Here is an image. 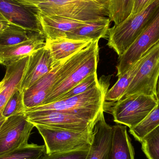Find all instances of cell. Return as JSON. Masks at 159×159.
I'll return each instance as SVG.
<instances>
[{"instance_id":"obj_1","label":"cell","mask_w":159,"mask_h":159,"mask_svg":"<svg viewBox=\"0 0 159 159\" xmlns=\"http://www.w3.org/2000/svg\"><path fill=\"white\" fill-rule=\"evenodd\" d=\"M98 48L99 41H93L89 45L75 55L64 60L57 62L47 75L30 89L23 92L26 109L42 105L48 92L63 81Z\"/></svg>"},{"instance_id":"obj_2","label":"cell","mask_w":159,"mask_h":159,"mask_svg":"<svg viewBox=\"0 0 159 159\" xmlns=\"http://www.w3.org/2000/svg\"><path fill=\"white\" fill-rule=\"evenodd\" d=\"M109 80L110 78L101 77L96 85L83 93L30 109L67 112L95 122L104 112L105 97Z\"/></svg>"},{"instance_id":"obj_3","label":"cell","mask_w":159,"mask_h":159,"mask_svg":"<svg viewBox=\"0 0 159 159\" xmlns=\"http://www.w3.org/2000/svg\"><path fill=\"white\" fill-rule=\"evenodd\" d=\"M34 5L42 15L83 22L108 16L107 0H46Z\"/></svg>"},{"instance_id":"obj_4","label":"cell","mask_w":159,"mask_h":159,"mask_svg":"<svg viewBox=\"0 0 159 159\" xmlns=\"http://www.w3.org/2000/svg\"><path fill=\"white\" fill-rule=\"evenodd\" d=\"M159 9V0H156L142 12L130 15L117 25L110 28L107 45L119 57L135 42L151 22Z\"/></svg>"},{"instance_id":"obj_5","label":"cell","mask_w":159,"mask_h":159,"mask_svg":"<svg viewBox=\"0 0 159 159\" xmlns=\"http://www.w3.org/2000/svg\"><path fill=\"white\" fill-rule=\"evenodd\" d=\"M158 102L154 96L133 94L119 100L112 107L114 121L133 129L140 124L157 106Z\"/></svg>"},{"instance_id":"obj_6","label":"cell","mask_w":159,"mask_h":159,"mask_svg":"<svg viewBox=\"0 0 159 159\" xmlns=\"http://www.w3.org/2000/svg\"><path fill=\"white\" fill-rule=\"evenodd\" d=\"M44 142L46 154L67 152L90 146L92 133L35 125Z\"/></svg>"},{"instance_id":"obj_7","label":"cell","mask_w":159,"mask_h":159,"mask_svg":"<svg viewBox=\"0 0 159 159\" xmlns=\"http://www.w3.org/2000/svg\"><path fill=\"white\" fill-rule=\"evenodd\" d=\"M159 77V41L143 56L139 70L121 99L141 94L154 96L157 99Z\"/></svg>"},{"instance_id":"obj_8","label":"cell","mask_w":159,"mask_h":159,"mask_svg":"<svg viewBox=\"0 0 159 159\" xmlns=\"http://www.w3.org/2000/svg\"><path fill=\"white\" fill-rule=\"evenodd\" d=\"M24 114L34 125L56 129L92 133L95 122L75 114L62 111L26 109Z\"/></svg>"},{"instance_id":"obj_9","label":"cell","mask_w":159,"mask_h":159,"mask_svg":"<svg viewBox=\"0 0 159 159\" xmlns=\"http://www.w3.org/2000/svg\"><path fill=\"white\" fill-rule=\"evenodd\" d=\"M159 41V9L144 30L118 60L117 76L120 77Z\"/></svg>"},{"instance_id":"obj_10","label":"cell","mask_w":159,"mask_h":159,"mask_svg":"<svg viewBox=\"0 0 159 159\" xmlns=\"http://www.w3.org/2000/svg\"><path fill=\"white\" fill-rule=\"evenodd\" d=\"M34 127L24 113L7 118L0 128V156L28 145Z\"/></svg>"},{"instance_id":"obj_11","label":"cell","mask_w":159,"mask_h":159,"mask_svg":"<svg viewBox=\"0 0 159 159\" xmlns=\"http://www.w3.org/2000/svg\"><path fill=\"white\" fill-rule=\"evenodd\" d=\"M0 13L9 22L44 35L34 5L20 0H0Z\"/></svg>"},{"instance_id":"obj_12","label":"cell","mask_w":159,"mask_h":159,"mask_svg":"<svg viewBox=\"0 0 159 159\" xmlns=\"http://www.w3.org/2000/svg\"><path fill=\"white\" fill-rule=\"evenodd\" d=\"M99 48L80 64L58 85L52 89L47 95L43 105L60 100L64 93L89 75L96 72L99 58ZM42 106V105H41Z\"/></svg>"},{"instance_id":"obj_13","label":"cell","mask_w":159,"mask_h":159,"mask_svg":"<svg viewBox=\"0 0 159 159\" xmlns=\"http://www.w3.org/2000/svg\"><path fill=\"white\" fill-rule=\"evenodd\" d=\"M57 62L54 61L49 49L45 45L30 55L22 78L21 91L24 92L30 89L45 76Z\"/></svg>"},{"instance_id":"obj_14","label":"cell","mask_w":159,"mask_h":159,"mask_svg":"<svg viewBox=\"0 0 159 159\" xmlns=\"http://www.w3.org/2000/svg\"><path fill=\"white\" fill-rule=\"evenodd\" d=\"M45 42L44 35L37 33L20 43L0 46V63L6 67L12 65L43 47Z\"/></svg>"},{"instance_id":"obj_15","label":"cell","mask_w":159,"mask_h":159,"mask_svg":"<svg viewBox=\"0 0 159 159\" xmlns=\"http://www.w3.org/2000/svg\"><path fill=\"white\" fill-rule=\"evenodd\" d=\"M113 128L101 113L93 127L92 140L86 159H107L111 146Z\"/></svg>"},{"instance_id":"obj_16","label":"cell","mask_w":159,"mask_h":159,"mask_svg":"<svg viewBox=\"0 0 159 159\" xmlns=\"http://www.w3.org/2000/svg\"><path fill=\"white\" fill-rule=\"evenodd\" d=\"M39 19L46 40L66 38L68 34L92 22H83L65 18L44 16L39 13Z\"/></svg>"},{"instance_id":"obj_17","label":"cell","mask_w":159,"mask_h":159,"mask_svg":"<svg viewBox=\"0 0 159 159\" xmlns=\"http://www.w3.org/2000/svg\"><path fill=\"white\" fill-rule=\"evenodd\" d=\"M29 57L6 67L5 75L2 80V88L0 91V114L13 93L17 90L20 89Z\"/></svg>"},{"instance_id":"obj_18","label":"cell","mask_w":159,"mask_h":159,"mask_svg":"<svg viewBox=\"0 0 159 159\" xmlns=\"http://www.w3.org/2000/svg\"><path fill=\"white\" fill-rule=\"evenodd\" d=\"M113 135L107 159H134V151L127 131V126H112Z\"/></svg>"},{"instance_id":"obj_19","label":"cell","mask_w":159,"mask_h":159,"mask_svg":"<svg viewBox=\"0 0 159 159\" xmlns=\"http://www.w3.org/2000/svg\"><path fill=\"white\" fill-rule=\"evenodd\" d=\"M92 41L61 38L46 40L45 46L49 49L55 62L64 60L89 45Z\"/></svg>"},{"instance_id":"obj_20","label":"cell","mask_w":159,"mask_h":159,"mask_svg":"<svg viewBox=\"0 0 159 159\" xmlns=\"http://www.w3.org/2000/svg\"><path fill=\"white\" fill-rule=\"evenodd\" d=\"M110 20L108 17L90 22L79 27L67 34L66 38L77 40L99 41L108 34L110 26Z\"/></svg>"},{"instance_id":"obj_21","label":"cell","mask_w":159,"mask_h":159,"mask_svg":"<svg viewBox=\"0 0 159 159\" xmlns=\"http://www.w3.org/2000/svg\"><path fill=\"white\" fill-rule=\"evenodd\" d=\"M143 59V57L124 74L118 77L115 85L107 92L105 97V102H116L122 98L139 70Z\"/></svg>"},{"instance_id":"obj_22","label":"cell","mask_w":159,"mask_h":159,"mask_svg":"<svg viewBox=\"0 0 159 159\" xmlns=\"http://www.w3.org/2000/svg\"><path fill=\"white\" fill-rule=\"evenodd\" d=\"M37 33L10 22L0 34V46L20 43L30 39Z\"/></svg>"},{"instance_id":"obj_23","label":"cell","mask_w":159,"mask_h":159,"mask_svg":"<svg viewBox=\"0 0 159 159\" xmlns=\"http://www.w3.org/2000/svg\"><path fill=\"white\" fill-rule=\"evenodd\" d=\"M134 0H107L108 18L117 25L129 17L132 11Z\"/></svg>"},{"instance_id":"obj_24","label":"cell","mask_w":159,"mask_h":159,"mask_svg":"<svg viewBox=\"0 0 159 159\" xmlns=\"http://www.w3.org/2000/svg\"><path fill=\"white\" fill-rule=\"evenodd\" d=\"M159 125V102L157 106L140 124L133 129L129 133L136 141L141 143L143 137Z\"/></svg>"},{"instance_id":"obj_25","label":"cell","mask_w":159,"mask_h":159,"mask_svg":"<svg viewBox=\"0 0 159 159\" xmlns=\"http://www.w3.org/2000/svg\"><path fill=\"white\" fill-rule=\"evenodd\" d=\"M46 154L44 145L29 144L28 145L0 156V159H40Z\"/></svg>"},{"instance_id":"obj_26","label":"cell","mask_w":159,"mask_h":159,"mask_svg":"<svg viewBox=\"0 0 159 159\" xmlns=\"http://www.w3.org/2000/svg\"><path fill=\"white\" fill-rule=\"evenodd\" d=\"M148 159H159V125L145 135L141 142Z\"/></svg>"},{"instance_id":"obj_27","label":"cell","mask_w":159,"mask_h":159,"mask_svg":"<svg viewBox=\"0 0 159 159\" xmlns=\"http://www.w3.org/2000/svg\"><path fill=\"white\" fill-rule=\"evenodd\" d=\"M26 107L23 100V92L20 89L15 92L4 107L2 114L7 118L24 113Z\"/></svg>"},{"instance_id":"obj_28","label":"cell","mask_w":159,"mask_h":159,"mask_svg":"<svg viewBox=\"0 0 159 159\" xmlns=\"http://www.w3.org/2000/svg\"><path fill=\"white\" fill-rule=\"evenodd\" d=\"M98 82H99V80L97 78V73H94L86 77L85 79L80 81L76 86H75L73 88L64 93L61 97L60 100L66 99V98L72 97V96L83 93L96 85Z\"/></svg>"},{"instance_id":"obj_29","label":"cell","mask_w":159,"mask_h":159,"mask_svg":"<svg viewBox=\"0 0 159 159\" xmlns=\"http://www.w3.org/2000/svg\"><path fill=\"white\" fill-rule=\"evenodd\" d=\"M90 146L77 150L53 154H45L40 159H86Z\"/></svg>"},{"instance_id":"obj_30","label":"cell","mask_w":159,"mask_h":159,"mask_svg":"<svg viewBox=\"0 0 159 159\" xmlns=\"http://www.w3.org/2000/svg\"><path fill=\"white\" fill-rule=\"evenodd\" d=\"M155 1L156 0H134L131 15H134L142 12Z\"/></svg>"},{"instance_id":"obj_31","label":"cell","mask_w":159,"mask_h":159,"mask_svg":"<svg viewBox=\"0 0 159 159\" xmlns=\"http://www.w3.org/2000/svg\"><path fill=\"white\" fill-rule=\"evenodd\" d=\"M9 21L5 20H0V34L8 26Z\"/></svg>"},{"instance_id":"obj_32","label":"cell","mask_w":159,"mask_h":159,"mask_svg":"<svg viewBox=\"0 0 159 159\" xmlns=\"http://www.w3.org/2000/svg\"><path fill=\"white\" fill-rule=\"evenodd\" d=\"M21 2L27 3L31 4H35L39 3L44 2L46 0H20Z\"/></svg>"},{"instance_id":"obj_33","label":"cell","mask_w":159,"mask_h":159,"mask_svg":"<svg viewBox=\"0 0 159 159\" xmlns=\"http://www.w3.org/2000/svg\"><path fill=\"white\" fill-rule=\"evenodd\" d=\"M6 118L4 116L2 115V113L0 114V128L2 127V124H3L4 122L6 120Z\"/></svg>"},{"instance_id":"obj_34","label":"cell","mask_w":159,"mask_h":159,"mask_svg":"<svg viewBox=\"0 0 159 159\" xmlns=\"http://www.w3.org/2000/svg\"><path fill=\"white\" fill-rule=\"evenodd\" d=\"M157 99L158 102H159V77L157 85Z\"/></svg>"},{"instance_id":"obj_35","label":"cell","mask_w":159,"mask_h":159,"mask_svg":"<svg viewBox=\"0 0 159 159\" xmlns=\"http://www.w3.org/2000/svg\"><path fill=\"white\" fill-rule=\"evenodd\" d=\"M2 85H3V81L2 80V81H0V91L2 89Z\"/></svg>"},{"instance_id":"obj_36","label":"cell","mask_w":159,"mask_h":159,"mask_svg":"<svg viewBox=\"0 0 159 159\" xmlns=\"http://www.w3.org/2000/svg\"><path fill=\"white\" fill-rule=\"evenodd\" d=\"M0 20H7L6 19L2 16L1 13H0Z\"/></svg>"}]
</instances>
